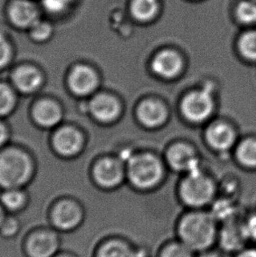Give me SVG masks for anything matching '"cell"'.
I'll list each match as a JSON object with an SVG mask.
<instances>
[{
  "instance_id": "1",
  "label": "cell",
  "mask_w": 256,
  "mask_h": 257,
  "mask_svg": "<svg viewBox=\"0 0 256 257\" xmlns=\"http://www.w3.org/2000/svg\"><path fill=\"white\" fill-rule=\"evenodd\" d=\"M216 219L205 212H191L182 218L177 226L178 240L195 253L211 249L218 241Z\"/></svg>"
},
{
  "instance_id": "2",
  "label": "cell",
  "mask_w": 256,
  "mask_h": 257,
  "mask_svg": "<svg viewBox=\"0 0 256 257\" xmlns=\"http://www.w3.org/2000/svg\"><path fill=\"white\" fill-rule=\"evenodd\" d=\"M32 163L23 151L15 149L0 153V184L7 189L19 188L31 177Z\"/></svg>"
},
{
  "instance_id": "3",
  "label": "cell",
  "mask_w": 256,
  "mask_h": 257,
  "mask_svg": "<svg viewBox=\"0 0 256 257\" xmlns=\"http://www.w3.org/2000/svg\"><path fill=\"white\" fill-rule=\"evenodd\" d=\"M62 250L59 232L54 228H38L28 233L22 243L25 257H54Z\"/></svg>"
},
{
  "instance_id": "4",
  "label": "cell",
  "mask_w": 256,
  "mask_h": 257,
  "mask_svg": "<svg viewBox=\"0 0 256 257\" xmlns=\"http://www.w3.org/2000/svg\"><path fill=\"white\" fill-rule=\"evenodd\" d=\"M128 177L136 187L142 189L155 186L163 175L160 161L152 155L145 154L132 157L128 164Z\"/></svg>"
},
{
  "instance_id": "5",
  "label": "cell",
  "mask_w": 256,
  "mask_h": 257,
  "mask_svg": "<svg viewBox=\"0 0 256 257\" xmlns=\"http://www.w3.org/2000/svg\"><path fill=\"white\" fill-rule=\"evenodd\" d=\"M180 194L187 205L199 207L207 205L214 194L213 184L208 177L197 171L189 173L181 184Z\"/></svg>"
},
{
  "instance_id": "6",
  "label": "cell",
  "mask_w": 256,
  "mask_h": 257,
  "mask_svg": "<svg viewBox=\"0 0 256 257\" xmlns=\"http://www.w3.org/2000/svg\"><path fill=\"white\" fill-rule=\"evenodd\" d=\"M53 228L59 233H70L77 229L83 220V210L71 200L59 202L50 214Z\"/></svg>"
},
{
  "instance_id": "7",
  "label": "cell",
  "mask_w": 256,
  "mask_h": 257,
  "mask_svg": "<svg viewBox=\"0 0 256 257\" xmlns=\"http://www.w3.org/2000/svg\"><path fill=\"white\" fill-rule=\"evenodd\" d=\"M213 99L208 90H196L185 96L181 104L184 117L190 121H204L213 111Z\"/></svg>"
},
{
  "instance_id": "8",
  "label": "cell",
  "mask_w": 256,
  "mask_h": 257,
  "mask_svg": "<svg viewBox=\"0 0 256 257\" xmlns=\"http://www.w3.org/2000/svg\"><path fill=\"white\" fill-rule=\"evenodd\" d=\"M93 174L95 180L102 187H115L123 179V168L118 161L104 158L96 164Z\"/></svg>"
},
{
  "instance_id": "9",
  "label": "cell",
  "mask_w": 256,
  "mask_h": 257,
  "mask_svg": "<svg viewBox=\"0 0 256 257\" xmlns=\"http://www.w3.org/2000/svg\"><path fill=\"white\" fill-rule=\"evenodd\" d=\"M92 257H137V251L125 239L108 237L96 245Z\"/></svg>"
},
{
  "instance_id": "10",
  "label": "cell",
  "mask_w": 256,
  "mask_h": 257,
  "mask_svg": "<svg viewBox=\"0 0 256 257\" xmlns=\"http://www.w3.org/2000/svg\"><path fill=\"white\" fill-rule=\"evenodd\" d=\"M89 109L94 118L103 123L114 121L118 118L120 106L118 100L109 94H98L91 99Z\"/></svg>"
},
{
  "instance_id": "11",
  "label": "cell",
  "mask_w": 256,
  "mask_h": 257,
  "mask_svg": "<svg viewBox=\"0 0 256 257\" xmlns=\"http://www.w3.org/2000/svg\"><path fill=\"white\" fill-rule=\"evenodd\" d=\"M53 145L63 157H70L79 153L83 146V137L78 130L73 127L59 129L53 138Z\"/></svg>"
},
{
  "instance_id": "12",
  "label": "cell",
  "mask_w": 256,
  "mask_h": 257,
  "mask_svg": "<svg viewBox=\"0 0 256 257\" xmlns=\"http://www.w3.org/2000/svg\"><path fill=\"white\" fill-rule=\"evenodd\" d=\"M167 159L176 171H186L188 173L198 171V161L193 150L183 143L171 147L167 154Z\"/></svg>"
},
{
  "instance_id": "13",
  "label": "cell",
  "mask_w": 256,
  "mask_h": 257,
  "mask_svg": "<svg viewBox=\"0 0 256 257\" xmlns=\"http://www.w3.org/2000/svg\"><path fill=\"white\" fill-rule=\"evenodd\" d=\"M69 84L76 95L86 96L93 92L97 87V74L90 67L77 65L69 74Z\"/></svg>"
},
{
  "instance_id": "14",
  "label": "cell",
  "mask_w": 256,
  "mask_h": 257,
  "mask_svg": "<svg viewBox=\"0 0 256 257\" xmlns=\"http://www.w3.org/2000/svg\"><path fill=\"white\" fill-rule=\"evenodd\" d=\"M218 241L222 251L229 254H236L246 247L247 240L242 225L229 221L225 223V226L218 233Z\"/></svg>"
},
{
  "instance_id": "15",
  "label": "cell",
  "mask_w": 256,
  "mask_h": 257,
  "mask_svg": "<svg viewBox=\"0 0 256 257\" xmlns=\"http://www.w3.org/2000/svg\"><path fill=\"white\" fill-rule=\"evenodd\" d=\"M8 14L11 21L19 28H31L39 21V10L29 0H14Z\"/></svg>"
},
{
  "instance_id": "16",
  "label": "cell",
  "mask_w": 256,
  "mask_h": 257,
  "mask_svg": "<svg viewBox=\"0 0 256 257\" xmlns=\"http://www.w3.org/2000/svg\"><path fill=\"white\" fill-rule=\"evenodd\" d=\"M180 56L173 50H163L156 55L152 62V69L160 77L172 78L177 76L182 69Z\"/></svg>"
},
{
  "instance_id": "17",
  "label": "cell",
  "mask_w": 256,
  "mask_h": 257,
  "mask_svg": "<svg viewBox=\"0 0 256 257\" xmlns=\"http://www.w3.org/2000/svg\"><path fill=\"white\" fill-rule=\"evenodd\" d=\"M137 116L143 125L149 127H156L166 120V108L159 101L148 99L139 105Z\"/></svg>"
},
{
  "instance_id": "18",
  "label": "cell",
  "mask_w": 256,
  "mask_h": 257,
  "mask_svg": "<svg viewBox=\"0 0 256 257\" xmlns=\"http://www.w3.org/2000/svg\"><path fill=\"white\" fill-rule=\"evenodd\" d=\"M235 139L232 129L223 122H217L208 127L206 140L213 149L218 151L227 150Z\"/></svg>"
},
{
  "instance_id": "19",
  "label": "cell",
  "mask_w": 256,
  "mask_h": 257,
  "mask_svg": "<svg viewBox=\"0 0 256 257\" xmlns=\"http://www.w3.org/2000/svg\"><path fill=\"white\" fill-rule=\"evenodd\" d=\"M33 114L39 125L50 128L59 123L62 118V110L56 102L44 99L35 104Z\"/></svg>"
},
{
  "instance_id": "20",
  "label": "cell",
  "mask_w": 256,
  "mask_h": 257,
  "mask_svg": "<svg viewBox=\"0 0 256 257\" xmlns=\"http://www.w3.org/2000/svg\"><path fill=\"white\" fill-rule=\"evenodd\" d=\"M13 82L21 92L32 93L41 86L42 77L41 73L34 67L22 66L14 71Z\"/></svg>"
},
{
  "instance_id": "21",
  "label": "cell",
  "mask_w": 256,
  "mask_h": 257,
  "mask_svg": "<svg viewBox=\"0 0 256 257\" xmlns=\"http://www.w3.org/2000/svg\"><path fill=\"white\" fill-rule=\"evenodd\" d=\"M157 257H197L196 253L180 240H173L163 244Z\"/></svg>"
},
{
  "instance_id": "22",
  "label": "cell",
  "mask_w": 256,
  "mask_h": 257,
  "mask_svg": "<svg viewBox=\"0 0 256 257\" xmlns=\"http://www.w3.org/2000/svg\"><path fill=\"white\" fill-rule=\"evenodd\" d=\"M158 10L157 0H133L131 4L132 14L141 21L149 20Z\"/></svg>"
},
{
  "instance_id": "23",
  "label": "cell",
  "mask_w": 256,
  "mask_h": 257,
  "mask_svg": "<svg viewBox=\"0 0 256 257\" xmlns=\"http://www.w3.org/2000/svg\"><path fill=\"white\" fill-rule=\"evenodd\" d=\"M1 205L11 212H17L24 207L26 198L22 191L18 188L7 189L1 196Z\"/></svg>"
},
{
  "instance_id": "24",
  "label": "cell",
  "mask_w": 256,
  "mask_h": 257,
  "mask_svg": "<svg viewBox=\"0 0 256 257\" xmlns=\"http://www.w3.org/2000/svg\"><path fill=\"white\" fill-rule=\"evenodd\" d=\"M237 157L243 165L256 167V140H246L240 143L237 150Z\"/></svg>"
},
{
  "instance_id": "25",
  "label": "cell",
  "mask_w": 256,
  "mask_h": 257,
  "mask_svg": "<svg viewBox=\"0 0 256 257\" xmlns=\"http://www.w3.org/2000/svg\"><path fill=\"white\" fill-rule=\"evenodd\" d=\"M239 49L244 57L256 60V31L247 32L240 37Z\"/></svg>"
},
{
  "instance_id": "26",
  "label": "cell",
  "mask_w": 256,
  "mask_h": 257,
  "mask_svg": "<svg viewBox=\"0 0 256 257\" xmlns=\"http://www.w3.org/2000/svg\"><path fill=\"white\" fill-rule=\"evenodd\" d=\"M15 105V95L10 87L0 84V116L10 113Z\"/></svg>"
},
{
  "instance_id": "27",
  "label": "cell",
  "mask_w": 256,
  "mask_h": 257,
  "mask_svg": "<svg viewBox=\"0 0 256 257\" xmlns=\"http://www.w3.org/2000/svg\"><path fill=\"white\" fill-rule=\"evenodd\" d=\"M21 231V223L14 216H7L0 226V235L11 240L17 236Z\"/></svg>"
},
{
  "instance_id": "28",
  "label": "cell",
  "mask_w": 256,
  "mask_h": 257,
  "mask_svg": "<svg viewBox=\"0 0 256 257\" xmlns=\"http://www.w3.org/2000/svg\"><path fill=\"white\" fill-rule=\"evenodd\" d=\"M237 17L245 23H251L256 21V3L251 1H242L239 4L236 10Z\"/></svg>"
},
{
  "instance_id": "29",
  "label": "cell",
  "mask_w": 256,
  "mask_h": 257,
  "mask_svg": "<svg viewBox=\"0 0 256 257\" xmlns=\"http://www.w3.org/2000/svg\"><path fill=\"white\" fill-rule=\"evenodd\" d=\"M52 34V27L45 21L39 20L30 28V35L32 39L36 42H44L50 37Z\"/></svg>"
},
{
  "instance_id": "30",
  "label": "cell",
  "mask_w": 256,
  "mask_h": 257,
  "mask_svg": "<svg viewBox=\"0 0 256 257\" xmlns=\"http://www.w3.org/2000/svg\"><path fill=\"white\" fill-rule=\"evenodd\" d=\"M72 0H42V6L51 14H60L65 11Z\"/></svg>"
},
{
  "instance_id": "31",
  "label": "cell",
  "mask_w": 256,
  "mask_h": 257,
  "mask_svg": "<svg viewBox=\"0 0 256 257\" xmlns=\"http://www.w3.org/2000/svg\"><path fill=\"white\" fill-rule=\"evenodd\" d=\"M11 57V48L7 39L0 35V68L6 66Z\"/></svg>"
},
{
  "instance_id": "32",
  "label": "cell",
  "mask_w": 256,
  "mask_h": 257,
  "mask_svg": "<svg viewBox=\"0 0 256 257\" xmlns=\"http://www.w3.org/2000/svg\"><path fill=\"white\" fill-rule=\"evenodd\" d=\"M242 228L247 241H256V216L251 217L242 224Z\"/></svg>"
},
{
  "instance_id": "33",
  "label": "cell",
  "mask_w": 256,
  "mask_h": 257,
  "mask_svg": "<svg viewBox=\"0 0 256 257\" xmlns=\"http://www.w3.org/2000/svg\"><path fill=\"white\" fill-rule=\"evenodd\" d=\"M234 257H256V247H244Z\"/></svg>"
},
{
  "instance_id": "34",
  "label": "cell",
  "mask_w": 256,
  "mask_h": 257,
  "mask_svg": "<svg viewBox=\"0 0 256 257\" xmlns=\"http://www.w3.org/2000/svg\"><path fill=\"white\" fill-rule=\"evenodd\" d=\"M197 257H223V255L218 251L209 249V250L201 252Z\"/></svg>"
},
{
  "instance_id": "35",
  "label": "cell",
  "mask_w": 256,
  "mask_h": 257,
  "mask_svg": "<svg viewBox=\"0 0 256 257\" xmlns=\"http://www.w3.org/2000/svg\"><path fill=\"white\" fill-rule=\"evenodd\" d=\"M54 257H80L78 254L74 253L72 251L62 250L60 251L58 254H56Z\"/></svg>"
},
{
  "instance_id": "36",
  "label": "cell",
  "mask_w": 256,
  "mask_h": 257,
  "mask_svg": "<svg viewBox=\"0 0 256 257\" xmlns=\"http://www.w3.org/2000/svg\"><path fill=\"white\" fill-rule=\"evenodd\" d=\"M7 133L6 127L0 123V147L3 145V143L6 142L7 139Z\"/></svg>"
},
{
  "instance_id": "37",
  "label": "cell",
  "mask_w": 256,
  "mask_h": 257,
  "mask_svg": "<svg viewBox=\"0 0 256 257\" xmlns=\"http://www.w3.org/2000/svg\"><path fill=\"white\" fill-rule=\"evenodd\" d=\"M4 207L2 205H0V226L2 225V223H3L4 219L5 218L7 217L6 215V213H5V211H4Z\"/></svg>"
}]
</instances>
